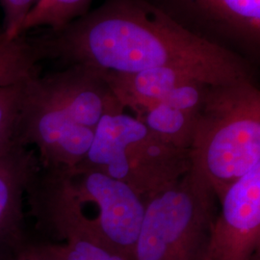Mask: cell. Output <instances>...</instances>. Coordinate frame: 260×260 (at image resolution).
Masks as SVG:
<instances>
[{
    "label": "cell",
    "mask_w": 260,
    "mask_h": 260,
    "mask_svg": "<svg viewBox=\"0 0 260 260\" xmlns=\"http://www.w3.org/2000/svg\"><path fill=\"white\" fill-rule=\"evenodd\" d=\"M32 43L41 60L103 73L177 67L211 85L254 78L255 66L188 31L146 0H105Z\"/></svg>",
    "instance_id": "cell-1"
},
{
    "label": "cell",
    "mask_w": 260,
    "mask_h": 260,
    "mask_svg": "<svg viewBox=\"0 0 260 260\" xmlns=\"http://www.w3.org/2000/svg\"><path fill=\"white\" fill-rule=\"evenodd\" d=\"M192 169L218 203L260 163V90L254 78L212 85L196 124Z\"/></svg>",
    "instance_id": "cell-2"
},
{
    "label": "cell",
    "mask_w": 260,
    "mask_h": 260,
    "mask_svg": "<svg viewBox=\"0 0 260 260\" xmlns=\"http://www.w3.org/2000/svg\"><path fill=\"white\" fill-rule=\"evenodd\" d=\"M79 165L123 182L145 202L184 177L192 160L189 149L169 144L139 119L121 112L99 121Z\"/></svg>",
    "instance_id": "cell-3"
},
{
    "label": "cell",
    "mask_w": 260,
    "mask_h": 260,
    "mask_svg": "<svg viewBox=\"0 0 260 260\" xmlns=\"http://www.w3.org/2000/svg\"><path fill=\"white\" fill-rule=\"evenodd\" d=\"M218 200L193 170L145 201L135 260H208Z\"/></svg>",
    "instance_id": "cell-4"
},
{
    "label": "cell",
    "mask_w": 260,
    "mask_h": 260,
    "mask_svg": "<svg viewBox=\"0 0 260 260\" xmlns=\"http://www.w3.org/2000/svg\"><path fill=\"white\" fill-rule=\"evenodd\" d=\"M38 228L57 238L40 242L56 260H127L105 241L75 195L63 170L40 166L26 194Z\"/></svg>",
    "instance_id": "cell-5"
},
{
    "label": "cell",
    "mask_w": 260,
    "mask_h": 260,
    "mask_svg": "<svg viewBox=\"0 0 260 260\" xmlns=\"http://www.w3.org/2000/svg\"><path fill=\"white\" fill-rule=\"evenodd\" d=\"M39 76L26 85L15 140L36 151L41 167L73 169L86 157L94 130L76 122L52 101L39 84Z\"/></svg>",
    "instance_id": "cell-6"
},
{
    "label": "cell",
    "mask_w": 260,
    "mask_h": 260,
    "mask_svg": "<svg viewBox=\"0 0 260 260\" xmlns=\"http://www.w3.org/2000/svg\"><path fill=\"white\" fill-rule=\"evenodd\" d=\"M188 31L256 66L260 0H146Z\"/></svg>",
    "instance_id": "cell-7"
},
{
    "label": "cell",
    "mask_w": 260,
    "mask_h": 260,
    "mask_svg": "<svg viewBox=\"0 0 260 260\" xmlns=\"http://www.w3.org/2000/svg\"><path fill=\"white\" fill-rule=\"evenodd\" d=\"M76 198L94 205L93 223L105 241L127 260L135 249L145 213V202L129 186L92 168L64 170Z\"/></svg>",
    "instance_id": "cell-8"
},
{
    "label": "cell",
    "mask_w": 260,
    "mask_h": 260,
    "mask_svg": "<svg viewBox=\"0 0 260 260\" xmlns=\"http://www.w3.org/2000/svg\"><path fill=\"white\" fill-rule=\"evenodd\" d=\"M219 204L208 260H259L260 163L233 183Z\"/></svg>",
    "instance_id": "cell-9"
},
{
    "label": "cell",
    "mask_w": 260,
    "mask_h": 260,
    "mask_svg": "<svg viewBox=\"0 0 260 260\" xmlns=\"http://www.w3.org/2000/svg\"><path fill=\"white\" fill-rule=\"evenodd\" d=\"M44 91L79 124L95 129L105 115L124 112L101 71L82 65L67 66L39 76Z\"/></svg>",
    "instance_id": "cell-10"
},
{
    "label": "cell",
    "mask_w": 260,
    "mask_h": 260,
    "mask_svg": "<svg viewBox=\"0 0 260 260\" xmlns=\"http://www.w3.org/2000/svg\"><path fill=\"white\" fill-rule=\"evenodd\" d=\"M39 167L36 151L16 140L0 150V260L27 240L24 207Z\"/></svg>",
    "instance_id": "cell-11"
},
{
    "label": "cell",
    "mask_w": 260,
    "mask_h": 260,
    "mask_svg": "<svg viewBox=\"0 0 260 260\" xmlns=\"http://www.w3.org/2000/svg\"><path fill=\"white\" fill-rule=\"evenodd\" d=\"M103 74L123 108H130L136 116L163 101L179 86L195 80L206 82L194 72L177 67L153 68L130 74Z\"/></svg>",
    "instance_id": "cell-12"
},
{
    "label": "cell",
    "mask_w": 260,
    "mask_h": 260,
    "mask_svg": "<svg viewBox=\"0 0 260 260\" xmlns=\"http://www.w3.org/2000/svg\"><path fill=\"white\" fill-rule=\"evenodd\" d=\"M200 112L187 111L159 103L136 118L161 139L178 149L190 150Z\"/></svg>",
    "instance_id": "cell-13"
},
{
    "label": "cell",
    "mask_w": 260,
    "mask_h": 260,
    "mask_svg": "<svg viewBox=\"0 0 260 260\" xmlns=\"http://www.w3.org/2000/svg\"><path fill=\"white\" fill-rule=\"evenodd\" d=\"M32 40L0 35V86L25 83L39 76L40 61Z\"/></svg>",
    "instance_id": "cell-14"
},
{
    "label": "cell",
    "mask_w": 260,
    "mask_h": 260,
    "mask_svg": "<svg viewBox=\"0 0 260 260\" xmlns=\"http://www.w3.org/2000/svg\"><path fill=\"white\" fill-rule=\"evenodd\" d=\"M92 0H39L19 29V36L36 27L57 30L88 12Z\"/></svg>",
    "instance_id": "cell-15"
},
{
    "label": "cell",
    "mask_w": 260,
    "mask_h": 260,
    "mask_svg": "<svg viewBox=\"0 0 260 260\" xmlns=\"http://www.w3.org/2000/svg\"><path fill=\"white\" fill-rule=\"evenodd\" d=\"M28 82L0 86V150L15 140Z\"/></svg>",
    "instance_id": "cell-16"
},
{
    "label": "cell",
    "mask_w": 260,
    "mask_h": 260,
    "mask_svg": "<svg viewBox=\"0 0 260 260\" xmlns=\"http://www.w3.org/2000/svg\"><path fill=\"white\" fill-rule=\"evenodd\" d=\"M39 0H0L4 11V30L2 33L9 40L19 37V29L24 19Z\"/></svg>",
    "instance_id": "cell-17"
},
{
    "label": "cell",
    "mask_w": 260,
    "mask_h": 260,
    "mask_svg": "<svg viewBox=\"0 0 260 260\" xmlns=\"http://www.w3.org/2000/svg\"><path fill=\"white\" fill-rule=\"evenodd\" d=\"M5 260H56L44 250L41 243L26 242Z\"/></svg>",
    "instance_id": "cell-18"
},
{
    "label": "cell",
    "mask_w": 260,
    "mask_h": 260,
    "mask_svg": "<svg viewBox=\"0 0 260 260\" xmlns=\"http://www.w3.org/2000/svg\"><path fill=\"white\" fill-rule=\"evenodd\" d=\"M1 33H2V32H0V35H1Z\"/></svg>",
    "instance_id": "cell-19"
}]
</instances>
